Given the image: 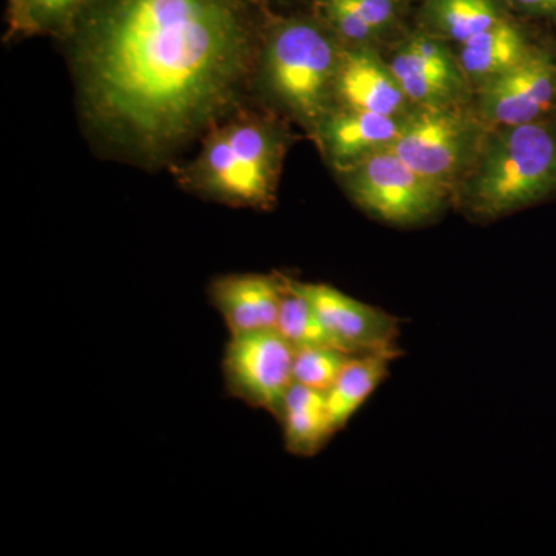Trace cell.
Returning <instances> with one entry per match:
<instances>
[{
	"label": "cell",
	"instance_id": "1",
	"mask_svg": "<svg viewBox=\"0 0 556 556\" xmlns=\"http://www.w3.org/2000/svg\"><path fill=\"white\" fill-rule=\"evenodd\" d=\"M249 0H90L72 40L80 109L121 152L159 163L236 109L262 20Z\"/></svg>",
	"mask_w": 556,
	"mask_h": 556
},
{
	"label": "cell",
	"instance_id": "2",
	"mask_svg": "<svg viewBox=\"0 0 556 556\" xmlns=\"http://www.w3.org/2000/svg\"><path fill=\"white\" fill-rule=\"evenodd\" d=\"M343 47L345 43L313 11L278 16L263 10L254 70L260 93L309 137L334 109Z\"/></svg>",
	"mask_w": 556,
	"mask_h": 556
},
{
	"label": "cell",
	"instance_id": "3",
	"mask_svg": "<svg viewBox=\"0 0 556 556\" xmlns=\"http://www.w3.org/2000/svg\"><path fill=\"white\" fill-rule=\"evenodd\" d=\"M288 146L289 131L276 116L232 113L203 135L195 159L179 172V182L201 199L268 211L277 201Z\"/></svg>",
	"mask_w": 556,
	"mask_h": 556
},
{
	"label": "cell",
	"instance_id": "4",
	"mask_svg": "<svg viewBox=\"0 0 556 556\" xmlns=\"http://www.w3.org/2000/svg\"><path fill=\"white\" fill-rule=\"evenodd\" d=\"M556 195V115L489 129L453 203L477 219L507 217Z\"/></svg>",
	"mask_w": 556,
	"mask_h": 556
},
{
	"label": "cell",
	"instance_id": "5",
	"mask_svg": "<svg viewBox=\"0 0 556 556\" xmlns=\"http://www.w3.org/2000/svg\"><path fill=\"white\" fill-rule=\"evenodd\" d=\"M338 175L357 207L397 228L428 225L453 203L448 189L409 167L393 149L375 153Z\"/></svg>",
	"mask_w": 556,
	"mask_h": 556
},
{
	"label": "cell",
	"instance_id": "6",
	"mask_svg": "<svg viewBox=\"0 0 556 556\" xmlns=\"http://www.w3.org/2000/svg\"><path fill=\"white\" fill-rule=\"evenodd\" d=\"M486 131L473 102L453 108H415L393 150L409 167L455 195L481 152Z\"/></svg>",
	"mask_w": 556,
	"mask_h": 556
},
{
	"label": "cell",
	"instance_id": "7",
	"mask_svg": "<svg viewBox=\"0 0 556 556\" xmlns=\"http://www.w3.org/2000/svg\"><path fill=\"white\" fill-rule=\"evenodd\" d=\"M294 357L295 348L277 329L230 336L222 364L226 390L278 419L294 386Z\"/></svg>",
	"mask_w": 556,
	"mask_h": 556
},
{
	"label": "cell",
	"instance_id": "8",
	"mask_svg": "<svg viewBox=\"0 0 556 556\" xmlns=\"http://www.w3.org/2000/svg\"><path fill=\"white\" fill-rule=\"evenodd\" d=\"M473 108L486 129L556 115V46L536 39L517 65L475 91Z\"/></svg>",
	"mask_w": 556,
	"mask_h": 556
},
{
	"label": "cell",
	"instance_id": "9",
	"mask_svg": "<svg viewBox=\"0 0 556 556\" xmlns=\"http://www.w3.org/2000/svg\"><path fill=\"white\" fill-rule=\"evenodd\" d=\"M388 64L415 108L473 102L475 91L447 40L415 28L399 39Z\"/></svg>",
	"mask_w": 556,
	"mask_h": 556
},
{
	"label": "cell",
	"instance_id": "10",
	"mask_svg": "<svg viewBox=\"0 0 556 556\" xmlns=\"http://www.w3.org/2000/svg\"><path fill=\"white\" fill-rule=\"evenodd\" d=\"M295 287L309 300L332 338L346 353L401 356L396 317L351 298L331 285L295 280Z\"/></svg>",
	"mask_w": 556,
	"mask_h": 556
},
{
	"label": "cell",
	"instance_id": "11",
	"mask_svg": "<svg viewBox=\"0 0 556 556\" xmlns=\"http://www.w3.org/2000/svg\"><path fill=\"white\" fill-rule=\"evenodd\" d=\"M408 115L390 116L334 108L318 123L311 138L329 166L339 174L375 153L393 149Z\"/></svg>",
	"mask_w": 556,
	"mask_h": 556
},
{
	"label": "cell",
	"instance_id": "12",
	"mask_svg": "<svg viewBox=\"0 0 556 556\" xmlns=\"http://www.w3.org/2000/svg\"><path fill=\"white\" fill-rule=\"evenodd\" d=\"M334 108L408 115L415 105L375 46H345L336 76Z\"/></svg>",
	"mask_w": 556,
	"mask_h": 556
},
{
	"label": "cell",
	"instance_id": "13",
	"mask_svg": "<svg viewBox=\"0 0 556 556\" xmlns=\"http://www.w3.org/2000/svg\"><path fill=\"white\" fill-rule=\"evenodd\" d=\"M287 276L228 274L214 278L207 295L230 336L276 329Z\"/></svg>",
	"mask_w": 556,
	"mask_h": 556
},
{
	"label": "cell",
	"instance_id": "14",
	"mask_svg": "<svg viewBox=\"0 0 556 556\" xmlns=\"http://www.w3.org/2000/svg\"><path fill=\"white\" fill-rule=\"evenodd\" d=\"M535 42L526 20L511 14L489 30L457 46L456 56L471 89L477 91L517 65Z\"/></svg>",
	"mask_w": 556,
	"mask_h": 556
},
{
	"label": "cell",
	"instance_id": "15",
	"mask_svg": "<svg viewBox=\"0 0 556 556\" xmlns=\"http://www.w3.org/2000/svg\"><path fill=\"white\" fill-rule=\"evenodd\" d=\"M511 14L504 0H420L416 28L460 46Z\"/></svg>",
	"mask_w": 556,
	"mask_h": 556
},
{
	"label": "cell",
	"instance_id": "16",
	"mask_svg": "<svg viewBox=\"0 0 556 556\" xmlns=\"http://www.w3.org/2000/svg\"><path fill=\"white\" fill-rule=\"evenodd\" d=\"M277 420L283 430L285 447L294 456H316L338 434L329 417L325 393L299 383L288 391Z\"/></svg>",
	"mask_w": 556,
	"mask_h": 556
},
{
	"label": "cell",
	"instance_id": "17",
	"mask_svg": "<svg viewBox=\"0 0 556 556\" xmlns=\"http://www.w3.org/2000/svg\"><path fill=\"white\" fill-rule=\"evenodd\" d=\"M397 356L386 353L357 354L351 358L342 375L329 388L327 405L336 433L343 430L358 409L390 376V367Z\"/></svg>",
	"mask_w": 556,
	"mask_h": 556
},
{
	"label": "cell",
	"instance_id": "18",
	"mask_svg": "<svg viewBox=\"0 0 556 556\" xmlns=\"http://www.w3.org/2000/svg\"><path fill=\"white\" fill-rule=\"evenodd\" d=\"M276 329L295 350L318 346L343 350L332 338L309 300L295 287V278L292 277L287 276Z\"/></svg>",
	"mask_w": 556,
	"mask_h": 556
},
{
	"label": "cell",
	"instance_id": "19",
	"mask_svg": "<svg viewBox=\"0 0 556 556\" xmlns=\"http://www.w3.org/2000/svg\"><path fill=\"white\" fill-rule=\"evenodd\" d=\"M90 0H22L11 28L27 35L67 36Z\"/></svg>",
	"mask_w": 556,
	"mask_h": 556
},
{
	"label": "cell",
	"instance_id": "20",
	"mask_svg": "<svg viewBox=\"0 0 556 556\" xmlns=\"http://www.w3.org/2000/svg\"><path fill=\"white\" fill-rule=\"evenodd\" d=\"M354 356L334 346L295 350L294 383L327 393Z\"/></svg>",
	"mask_w": 556,
	"mask_h": 556
},
{
	"label": "cell",
	"instance_id": "21",
	"mask_svg": "<svg viewBox=\"0 0 556 556\" xmlns=\"http://www.w3.org/2000/svg\"><path fill=\"white\" fill-rule=\"evenodd\" d=\"M311 11L336 33L345 46H375L383 42L371 25L358 17L354 11L334 0H313Z\"/></svg>",
	"mask_w": 556,
	"mask_h": 556
},
{
	"label": "cell",
	"instance_id": "22",
	"mask_svg": "<svg viewBox=\"0 0 556 556\" xmlns=\"http://www.w3.org/2000/svg\"><path fill=\"white\" fill-rule=\"evenodd\" d=\"M334 2L354 11L386 40L404 27L405 9L409 0H334Z\"/></svg>",
	"mask_w": 556,
	"mask_h": 556
},
{
	"label": "cell",
	"instance_id": "23",
	"mask_svg": "<svg viewBox=\"0 0 556 556\" xmlns=\"http://www.w3.org/2000/svg\"><path fill=\"white\" fill-rule=\"evenodd\" d=\"M511 13L556 28V0H504Z\"/></svg>",
	"mask_w": 556,
	"mask_h": 556
},
{
	"label": "cell",
	"instance_id": "24",
	"mask_svg": "<svg viewBox=\"0 0 556 556\" xmlns=\"http://www.w3.org/2000/svg\"><path fill=\"white\" fill-rule=\"evenodd\" d=\"M249 2L254 3L258 9L269 10L270 7L289 5V3L295 2V0H249Z\"/></svg>",
	"mask_w": 556,
	"mask_h": 556
},
{
	"label": "cell",
	"instance_id": "25",
	"mask_svg": "<svg viewBox=\"0 0 556 556\" xmlns=\"http://www.w3.org/2000/svg\"><path fill=\"white\" fill-rule=\"evenodd\" d=\"M9 2V21H13L16 17L17 11L21 9L22 0H7Z\"/></svg>",
	"mask_w": 556,
	"mask_h": 556
}]
</instances>
